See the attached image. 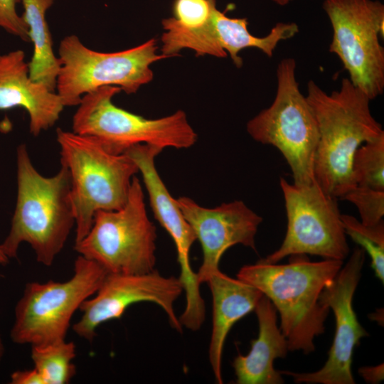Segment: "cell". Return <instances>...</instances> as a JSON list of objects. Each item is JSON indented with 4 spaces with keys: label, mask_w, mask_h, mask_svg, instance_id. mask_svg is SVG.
Here are the masks:
<instances>
[{
    "label": "cell",
    "mask_w": 384,
    "mask_h": 384,
    "mask_svg": "<svg viewBox=\"0 0 384 384\" xmlns=\"http://www.w3.org/2000/svg\"><path fill=\"white\" fill-rule=\"evenodd\" d=\"M10 384H44L42 378L34 368L28 370H18L10 375Z\"/></svg>",
    "instance_id": "484cf974"
},
{
    "label": "cell",
    "mask_w": 384,
    "mask_h": 384,
    "mask_svg": "<svg viewBox=\"0 0 384 384\" xmlns=\"http://www.w3.org/2000/svg\"><path fill=\"white\" fill-rule=\"evenodd\" d=\"M352 175L356 186L384 191V134L358 147L353 158Z\"/></svg>",
    "instance_id": "44dd1931"
},
{
    "label": "cell",
    "mask_w": 384,
    "mask_h": 384,
    "mask_svg": "<svg viewBox=\"0 0 384 384\" xmlns=\"http://www.w3.org/2000/svg\"><path fill=\"white\" fill-rule=\"evenodd\" d=\"M206 283L213 299L208 358L215 381L222 384V356L228 334L238 321L255 310L263 294L253 286L228 276L220 269L210 275Z\"/></svg>",
    "instance_id": "e0dca14e"
},
{
    "label": "cell",
    "mask_w": 384,
    "mask_h": 384,
    "mask_svg": "<svg viewBox=\"0 0 384 384\" xmlns=\"http://www.w3.org/2000/svg\"><path fill=\"white\" fill-rule=\"evenodd\" d=\"M306 97L319 130L315 181L325 193L341 199L356 186L352 175L355 152L384 131L371 114L370 99L349 78H343L339 90L331 94L310 80Z\"/></svg>",
    "instance_id": "6da1fadb"
},
{
    "label": "cell",
    "mask_w": 384,
    "mask_h": 384,
    "mask_svg": "<svg viewBox=\"0 0 384 384\" xmlns=\"http://www.w3.org/2000/svg\"><path fill=\"white\" fill-rule=\"evenodd\" d=\"M24 58L21 50L0 55V110L24 108L36 137L55 124L65 106L57 93L31 79Z\"/></svg>",
    "instance_id": "2e32d148"
},
{
    "label": "cell",
    "mask_w": 384,
    "mask_h": 384,
    "mask_svg": "<svg viewBox=\"0 0 384 384\" xmlns=\"http://www.w3.org/2000/svg\"><path fill=\"white\" fill-rule=\"evenodd\" d=\"M55 0H21L24 12L21 16L28 27L29 38L33 43V54L28 63L29 77L43 83L50 91L56 89L60 65L53 50V41L46 12Z\"/></svg>",
    "instance_id": "d6986e66"
},
{
    "label": "cell",
    "mask_w": 384,
    "mask_h": 384,
    "mask_svg": "<svg viewBox=\"0 0 384 384\" xmlns=\"http://www.w3.org/2000/svg\"><path fill=\"white\" fill-rule=\"evenodd\" d=\"M121 90L117 86H104L85 94L73 117V132L95 138L117 154L138 144L179 149L196 142L197 134L183 111L146 119L112 103L113 96Z\"/></svg>",
    "instance_id": "8992f818"
},
{
    "label": "cell",
    "mask_w": 384,
    "mask_h": 384,
    "mask_svg": "<svg viewBox=\"0 0 384 384\" xmlns=\"http://www.w3.org/2000/svg\"><path fill=\"white\" fill-rule=\"evenodd\" d=\"M358 372L368 383H378L383 380V364L373 367H363Z\"/></svg>",
    "instance_id": "4316f807"
},
{
    "label": "cell",
    "mask_w": 384,
    "mask_h": 384,
    "mask_svg": "<svg viewBox=\"0 0 384 384\" xmlns=\"http://www.w3.org/2000/svg\"><path fill=\"white\" fill-rule=\"evenodd\" d=\"M9 261V259L5 255V254L0 249V265H6Z\"/></svg>",
    "instance_id": "83f0119b"
},
{
    "label": "cell",
    "mask_w": 384,
    "mask_h": 384,
    "mask_svg": "<svg viewBox=\"0 0 384 384\" xmlns=\"http://www.w3.org/2000/svg\"><path fill=\"white\" fill-rule=\"evenodd\" d=\"M156 50L154 38L132 48L102 53L86 47L75 35L65 36L58 48L57 94L64 106L70 107L78 106L82 95L104 86L135 93L153 79L150 65L167 58Z\"/></svg>",
    "instance_id": "9c48e42d"
},
{
    "label": "cell",
    "mask_w": 384,
    "mask_h": 384,
    "mask_svg": "<svg viewBox=\"0 0 384 384\" xmlns=\"http://www.w3.org/2000/svg\"><path fill=\"white\" fill-rule=\"evenodd\" d=\"M366 252L355 247L344 267L322 290L319 300L331 309L336 321L333 343L321 368L311 373L279 370L293 378L296 383L354 384L353 354L360 340L368 336L359 323L353 307V298L365 262Z\"/></svg>",
    "instance_id": "7c38bea8"
},
{
    "label": "cell",
    "mask_w": 384,
    "mask_h": 384,
    "mask_svg": "<svg viewBox=\"0 0 384 384\" xmlns=\"http://www.w3.org/2000/svg\"><path fill=\"white\" fill-rule=\"evenodd\" d=\"M34 368L44 384H67L76 374L73 361L76 356L73 341H61L31 346Z\"/></svg>",
    "instance_id": "ffe728a7"
},
{
    "label": "cell",
    "mask_w": 384,
    "mask_h": 384,
    "mask_svg": "<svg viewBox=\"0 0 384 384\" xmlns=\"http://www.w3.org/2000/svg\"><path fill=\"white\" fill-rule=\"evenodd\" d=\"M176 200L201 246L203 261L196 272L200 284L219 270L220 259L230 247L242 245L256 251L255 236L262 218L243 201L206 208L188 197Z\"/></svg>",
    "instance_id": "5bb4252c"
},
{
    "label": "cell",
    "mask_w": 384,
    "mask_h": 384,
    "mask_svg": "<svg viewBox=\"0 0 384 384\" xmlns=\"http://www.w3.org/2000/svg\"><path fill=\"white\" fill-rule=\"evenodd\" d=\"M259 324L257 338L251 341L249 353H239L233 361L238 384H282V375L274 368V361L284 358L288 343L277 324V309L265 295L255 308Z\"/></svg>",
    "instance_id": "ac0fdd59"
},
{
    "label": "cell",
    "mask_w": 384,
    "mask_h": 384,
    "mask_svg": "<svg viewBox=\"0 0 384 384\" xmlns=\"http://www.w3.org/2000/svg\"><path fill=\"white\" fill-rule=\"evenodd\" d=\"M183 291L178 277H165L156 270L137 274L107 273L96 293L80 306L82 316L73 326L80 338L91 342L102 324L119 319L131 305L152 302L166 313L170 325L181 332L174 305Z\"/></svg>",
    "instance_id": "4fadbf2b"
},
{
    "label": "cell",
    "mask_w": 384,
    "mask_h": 384,
    "mask_svg": "<svg viewBox=\"0 0 384 384\" xmlns=\"http://www.w3.org/2000/svg\"><path fill=\"white\" fill-rule=\"evenodd\" d=\"M107 274L99 264L79 255L67 281L27 283L15 306L12 341L33 346L65 340L73 316Z\"/></svg>",
    "instance_id": "ba28073f"
},
{
    "label": "cell",
    "mask_w": 384,
    "mask_h": 384,
    "mask_svg": "<svg viewBox=\"0 0 384 384\" xmlns=\"http://www.w3.org/2000/svg\"><path fill=\"white\" fill-rule=\"evenodd\" d=\"M162 150L154 146L138 144L124 153L136 163L147 191L154 217L174 242L180 267L178 278L186 293V305L196 308L203 302L200 292L201 284L196 272L192 270L189 259L190 250L196 238L179 208L177 200L171 196L156 169L155 158Z\"/></svg>",
    "instance_id": "9a60e30c"
},
{
    "label": "cell",
    "mask_w": 384,
    "mask_h": 384,
    "mask_svg": "<svg viewBox=\"0 0 384 384\" xmlns=\"http://www.w3.org/2000/svg\"><path fill=\"white\" fill-rule=\"evenodd\" d=\"M296 60L286 58L277 68V92L272 105L247 124L256 142L277 148L288 164L294 184L314 183L319 140L316 117L296 78Z\"/></svg>",
    "instance_id": "5b68a950"
},
{
    "label": "cell",
    "mask_w": 384,
    "mask_h": 384,
    "mask_svg": "<svg viewBox=\"0 0 384 384\" xmlns=\"http://www.w3.org/2000/svg\"><path fill=\"white\" fill-rule=\"evenodd\" d=\"M16 165V205L10 231L0 249L9 259L16 257L20 245L26 242L37 262L50 267L75 225L69 171L61 164L54 176L41 175L25 144L17 148Z\"/></svg>",
    "instance_id": "3957f363"
},
{
    "label": "cell",
    "mask_w": 384,
    "mask_h": 384,
    "mask_svg": "<svg viewBox=\"0 0 384 384\" xmlns=\"http://www.w3.org/2000/svg\"><path fill=\"white\" fill-rule=\"evenodd\" d=\"M215 3V0H175L174 18L186 27L201 26L209 18Z\"/></svg>",
    "instance_id": "cb8c5ba5"
},
{
    "label": "cell",
    "mask_w": 384,
    "mask_h": 384,
    "mask_svg": "<svg viewBox=\"0 0 384 384\" xmlns=\"http://www.w3.org/2000/svg\"><path fill=\"white\" fill-rule=\"evenodd\" d=\"M272 1L279 6H285L293 0H272Z\"/></svg>",
    "instance_id": "f546056e"
},
{
    "label": "cell",
    "mask_w": 384,
    "mask_h": 384,
    "mask_svg": "<svg viewBox=\"0 0 384 384\" xmlns=\"http://www.w3.org/2000/svg\"><path fill=\"white\" fill-rule=\"evenodd\" d=\"M21 0H0V28L26 43L31 42L28 27L16 11Z\"/></svg>",
    "instance_id": "d4e9b609"
},
{
    "label": "cell",
    "mask_w": 384,
    "mask_h": 384,
    "mask_svg": "<svg viewBox=\"0 0 384 384\" xmlns=\"http://www.w3.org/2000/svg\"><path fill=\"white\" fill-rule=\"evenodd\" d=\"M156 239L142 184L134 176L124 206L97 211L90 231L74 249L107 273L144 274L155 270Z\"/></svg>",
    "instance_id": "52a82bcc"
},
{
    "label": "cell",
    "mask_w": 384,
    "mask_h": 384,
    "mask_svg": "<svg viewBox=\"0 0 384 384\" xmlns=\"http://www.w3.org/2000/svg\"><path fill=\"white\" fill-rule=\"evenodd\" d=\"M345 233L368 253L371 267L382 283L384 282V223L374 225H363L355 217L341 215Z\"/></svg>",
    "instance_id": "7402d4cb"
},
{
    "label": "cell",
    "mask_w": 384,
    "mask_h": 384,
    "mask_svg": "<svg viewBox=\"0 0 384 384\" xmlns=\"http://www.w3.org/2000/svg\"><path fill=\"white\" fill-rule=\"evenodd\" d=\"M341 199L352 203L357 208L360 221L363 225H374L383 220L384 191L356 186Z\"/></svg>",
    "instance_id": "603a6c76"
},
{
    "label": "cell",
    "mask_w": 384,
    "mask_h": 384,
    "mask_svg": "<svg viewBox=\"0 0 384 384\" xmlns=\"http://www.w3.org/2000/svg\"><path fill=\"white\" fill-rule=\"evenodd\" d=\"M333 29L329 52L336 55L352 84L370 100L384 90V5L378 0H324Z\"/></svg>",
    "instance_id": "30bf717a"
},
{
    "label": "cell",
    "mask_w": 384,
    "mask_h": 384,
    "mask_svg": "<svg viewBox=\"0 0 384 384\" xmlns=\"http://www.w3.org/2000/svg\"><path fill=\"white\" fill-rule=\"evenodd\" d=\"M343 260L311 262L305 255H292L284 265L258 261L242 267L237 278L259 289L280 316V329L289 351L305 354L315 349V338L325 331L329 309L320 294L337 275Z\"/></svg>",
    "instance_id": "7a4b0ae2"
},
{
    "label": "cell",
    "mask_w": 384,
    "mask_h": 384,
    "mask_svg": "<svg viewBox=\"0 0 384 384\" xmlns=\"http://www.w3.org/2000/svg\"><path fill=\"white\" fill-rule=\"evenodd\" d=\"M4 352H5V348H4V341L2 340V338L1 336V334H0V363L3 358V356L4 355Z\"/></svg>",
    "instance_id": "f1b7e54d"
},
{
    "label": "cell",
    "mask_w": 384,
    "mask_h": 384,
    "mask_svg": "<svg viewBox=\"0 0 384 384\" xmlns=\"http://www.w3.org/2000/svg\"><path fill=\"white\" fill-rule=\"evenodd\" d=\"M56 135L60 164L70 174L76 243L90 231L97 211L124 206L139 169L127 154L111 153L92 137L60 128Z\"/></svg>",
    "instance_id": "277c9868"
},
{
    "label": "cell",
    "mask_w": 384,
    "mask_h": 384,
    "mask_svg": "<svg viewBox=\"0 0 384 384\" xmlns=\"http://www.w3.org/2000/svg\"><path fill=\"white\" fill-rule=\"evenodd\" d=\"M287 218L281 246L260 260L277 263L287 256L311 255L343 260L349 253L337 198L325 193L315 181L299 186L280 178Z\"/></svg>",
    "instance_id": "8fae6325"
}]
</instances>
